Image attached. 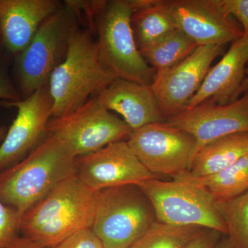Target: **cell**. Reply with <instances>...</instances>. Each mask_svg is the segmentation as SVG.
Wrapping results in <instances>:
<instances>
[{"label":"cell","mask_w":248,"mask_h":248,"mask_svg":"<svg viewBox=\"0 0 248 248\" xmlns=\"http://www.w3.org/2000/svg\"><path fill=\"white\" fill-rule=\"evenodd\" d=\"M76 159L63 142L48 134L27 157L0 172V200L22 216L76 175Z\"/></svg>","instance_id":"7a4b0ae2"},{"label":"cell","mask_w":248,"mask_h":248,"mask_svg":"<svg viewBox=\"0 0 248 248\" xmlns=\"http://www.w3.org/2000/svg\"><path fill=\"white\" fill-rule=\"evenodd\" d=\"M248 154V133L228 135L203 146L196 155L188 172L181 175L190 178L213 175Z\"/></svg>","instance_id":"ac0fdd59"},{"label":"cell","mask_w":248,"mask_h":248,"mask_svg":"<svg viewBox=\"0 0 248 248\" xmlns=\"http://www.w3.org/2000/svg\"><path fill=\"white\" fill-rule=\"evenodd\" d=\"M223 52L222 46H200L177 65L155 76L151 87L165 117L169 118L187 108L212 63Z\"/></svg>","instance_id":"8fae6325"},{"label":"cell","mask_w":248,"mask_h":248,"mask_svg":"<svg viewBox=\"0 0 248 248\" xmlns=\"http://www.w3.org/2000/svg\"><path fill=\"white\" fill-rule=\"evenodd\" d=\"M166 122L194 137L197 155L203 146L218 139L248 133V93L226 105L205 101L169 117Z\"/></svg>","instance_id":"4fadbf2b"},{"label":"cell","mask_w":248,"mask_h":248,"mask_svg":"<svg viewBox=\"0 0 248 248\" xmlns=\"http://www.w3.org/2000/svg\"><path fill=\"white\" fill-rule=\"evenodd\" d=\"M8 129L5 126H0V142H2L7 133Z\"/></svg>","instance_id":"1f68e13d"},{"label":"cell","mask_w":248,"mask_h":248,"mask_svg":"<svg viewBox=\"0 0 248 248\" xmlns=\"http://www.w3.org/2000/svg\"><path fill=\"white\" fill-rule=\"evenodd\" d=\"M227 234L236 248H248V191L228 201H217Z\"/></svg>","instance_id":"603a6c76"},{"label":"cell","mask_w":248,"mask_h":248,"mask_svg":"<svg viewBox=\"0 0 248 248\" xmlns=\"http://www.w3.org/2000/svg\"><path fill=\"white\" fill-rule=\"evenodd\" d=\"M154 209L156 221L177 226H199L228 232L217 200L205 187L184 181L148 179L138 185Z\"/></svg>","instance_id":"52a82bcc"},{"label":"cell","mask_w":248,"mask_h":248,"mask_svg":"<svg viewBox=\"0 0 248 248\" xmlns=\"http://www.w3.org/2000/svg\"><path fill=\"white\" fill-rule=\"evenodd\" d=\"M172 179L193 183L205 187L217 201H228L248 191V154L221 172L201 178L179 175Z\"/></svg>","instance_id":"ffe728a7"},{"label":"cell","mask_w":248,"mask_h":248,"mask_svg":"<svg viewBox=\"0 0 248 248\" xmlns=\"http://www.w3.org/2000/svg\"><path fill=\"white\" fill-rule=\"evenodd\" d=\"M116 78L102 63L92 32L79 29L72 39L66 58L49 79L52 118L68 115L82 107Z\"/></svg>","instance_id":"3957f363"},{"label":"cell","mask_w":248,"mask_h":248,"mask_svg":"<svg viewBox=\"0 0 248 248\" xmlns=\"http://www.w3.org/2000/svg\"><path fill=\"white\" fill-rule=\"evenodd\" d=\"M223 14L228 17H234L239 21L248 36V0H219Z\"/></svg>","instance_id":"484cf974"},{"label":"cell","mask_w":248,"mask_h":248,"mask_svg":"<svg viewBox=\"0 0 248 248\" xmlns=\"http://www.w3.org/2000/svg\"><path fill=\"white\" fill-rule=\"evenodd\" d=\"M132 129L98 100L91 98L68 115L52 118L48 134L63 142L76 157L128 140Z\"/></svg>","instance_id":"ba28073f"},{"label":"cell","mask_w":248,"mask_h":248,"mask_svg":"<svg viewBox=\"0 0 248 248\" xmlns=\"http://www.w3.org/2000/svg\"><path fill=\"white\" fill-rule=\"evenodd\" d=\"M215 248H236L233 246L229 239L223 241L221 244H217Z\"/></svg>","instance_id":"4dcf8cb0"},{"label":"cell","mask_w":248,"mask_h":248,"mask_svg":"<svg viewBox=\"0 0 248 248\" xmlns=\"http://www.w3.org/2000/svg\"><path fill=\"white\" fill-rule=\"evenodd\" d=\"M0 41H1V37H0Z\"/></svg>","instance_id":"d6a6232c"},{"label":"cell","mask_w":248,"mask_h":248,"mask_svg":"<svg viewBox=\"0 0 248 248\" xmlns=\"http://www.w3.org/2000/svg\"><path fill=\"white\" fill-rule=\"evenodd\" d=\"M221 233L210 229H203L191 241L187 248H215Z\"/></svg>","instance_id":"83f0119b"},{"label":"cell","mask_w":248,"mask_h":248,"mask_svg":"<svg viewBox=\"0 0 248 248\" xmlns=\"http://www.w3.org/2000/svg\"><path fill=\"white\" fill-rule=\"evenodd\" d=\"M156 221L138 185L119 186L99 191L91 230L104 248H130Z\"/></svg>","instance_id":"8992f818"},{"label":"cell","mask_w":248,"mask_h":248,"mask_svg":"<svg viewBox=\"0 0 248 248\" xmlns=\"http://www.w3.org/2000/svg\"><path fill=\"white\" fill-rule=\"evenodd\" d=\"M197 47L190 37L176 29L140 52L157 76L182 62Z\"/></svg>","instance_id":"44dd1931"},{"label":"cell","mask_w":248,"mask_h":248,"mask_svg":"<svg viewBox=\"0 0 248 248\" xmlns=\"http://www.w3.org/2000/svg\"><path fill=\"white\" fill-rule=\"evenodd\" d=\"M0 99L6 102L21 100L20 96L11 82L6 68L0 63Z\"/></svg>","instance_id":"4316f807"},{"label":"cell","mask_w":248,"mask_h":248,"mask_svg":"<svg viewBox=\"0 0 248 248\" xmlns=\"http://www.w3.org/2000/svg\"><path fill=\"white\" fill-rule=\"evenodd\" d=\"M7 248H46L42 247L40 245L34 242L32 240L24 237V236H18L13 241Z\"/></svg>","instance_id":"f1b7e54d"},{"label":"cell","mask_w":248,"mask_h":248,"mask_svg":"<svg viewBox=\"0 0 248 248\" xmlns=\"http://www.w3.org/2000/svg\"><path fill=\"white\" fill-rule=\"evenodd\" d=\"M99 192L73 176L63 181L20 217L19 232L51 248L78 232L91 229Z\"/></svg>","instance_id":"6da1fadb"},{"label":"cell","mask_w":248,"mask_h":248,"mask_svg":"<svg viewBox=\"0 0 248 248\" xmlns=\"http://www.w3.org/2000/svg\"><path fill=\"white\" fill-rule=\"evenodd\" d=\"M177 29L198 46H225L244 35L242 27L223 14L219 0H167Z\"/></svg>","instance_id":"5bb4252c"},{"label":"cell","mask_w":248,"mask_h":248,"mask_svg":"<svg viewBox=\"0 0 248 248\" xmlns=\"http://www.w3.org/2000/svg\"><path fill=\"white\" fill-rule=\"evenodd\" d=\"M21 215L0 200V248H7L18 237Z\"/></svg>","instance_id":"cb8c5ba5"},{"label":"cell","mask_w":248,"mask_h":248,"mask_svg":"<svg viewBox=\"0 0 248 248\" xmlns=\"http://www.w3.org/2000/svg\"><path fill=\"white\" fill-rule=\"evenodd\" d=\"M79 22L78 12L66 1L42 23L17 55L18 81L23 94L28 97L48 85L52 73L66 58Z\"/></svg>","instance_id":"5b68a950"},{"label":"cell","mask_w":248,"mask_h":248,"mask_svg":"<svg viewBox=\"0 0 248 248\" xmlns=\"http://www.w3.org/2000/svg\"><path fill=\"white\" fill-rule=\"evenodd\" d=\"M61 4L58 0H0V37L5 48L19 55Z\"/></svg>","instance_id":"2e32d148"},{"label":"cell","mask_w":248,"mask_h":248,"mask_svg":"<svg viewBox=\"0 0 248 248\" xmlns=\"http://www.w3.org/2000/svg\"><path fill=\"white\" fill-rule=\"evenodd\" d=\"M76 176L95 192L126 185H138L159 178L150 172L128 146L126 140L114 142L76 159Z\"/></svg>","instance_id":"7c38bea8"},{"label":"cell","mask_w":248,"mask_h":248,"mask_svg":"<svg viewBox=\"0 0 248 248\" xmlns=\"http://www.w3.org/2000/svg\"><path fill=\"white\" fill-rule=\"evenodd\" d=\"M203 229L206 228L172 226L156 221L130 248H187Z\"/></svg>","instance_id":"7402d4cb"},{"label":"cell","mask_w":248,"mask_h":248,"mask_svg":"<svg viewBox=\"0 0 248 248\" xmlns=\"http://www.w3.org/2000/svg\"><path fill=\"white\" fill-rule=\"evenodd\" d=\"M5 104L16 107L17 114L0 145V172L27 157L45 140L53 109L48 85L24 99Z\"/></svg>","instance_id":"30bf717a"},{"label":"cell","mask_w":248,"mask_h":248,"mask_svg":"<svg viewBox=\"0 0 248 248\" xmlns=\"http://www.w3.org/2000/svg\"></svg>","instance_id":"836d02e7"},{"label":"cell","mask_w":248,"mask_h":248,"mask_svg":"<svg viewBox=\"0 0 248 248\" xmlns=\"http://www.w3.org/2000/svg\"><path fill=\"white\" fill-rule=\"evenodd\" d=\"M131 23L139 50L178 29L167 0H135Z\"/></svg>","instance_id":"d6986e66"},{"label":"cell","mask_w":248,"mask_h":248,"mask_svg":"<svg viewBox=\"0 0 248 248\" xmlns=\"http://www.w3.org/2000/svg\"><path fill=\"white\" fill-rule=\"evenodd\" d=\"M128 146L154 175L177 177L188 172L197 153L194 137L167 122L132 130Z\"/></svg>","instance_id":"9c48e42d"},{"label":"cell","mask_w":248,"mask_h":248,"mask_svg":"<svg viewBox=\"0 0 248 248\" xmlns=\"http://www.w3.org/2000/svg\"><path fill=\"white\" fill-rule=\"evenodd\" d=\"M97 97L106 108L120 115L132 130L166 122L151 86L116 78Z\"/></svg>","instance_id":"e0dca14e"},{"label":"cell","mask_w":248,"mask_h":248,"mask_svg":"<svg viewBox=\"0 0 248 248\" xmlns=\"http://www.w3.org/2000/svg\"><path fill=\"white\" fill-rule=\"evenodd\" d=\"M51 248H104L92 230L78 232Z\"/></svg>","instance_id":"d4e9b609"},{"label":"cell","mask_w":248,"mask_h":248,"mask_svg":"<svg viewBox=\"0 0 248 248\" xmlns=\"http://www.w3.org/2000/svg\"><path fill=\"white\" fill-rule=\"evenodd\" d=\"M246 74H248V68H247V72ZM248 93V75L245 78L244 81H243V84L241 85V88H240L239 91V97L240 96L244 95Z\"/></svg>","instance_id":"f546056e"},{"label":"cell","mask_w":248,"mask_h":248,"mask_svg":"<svg viewBox=\"0 0 248 248\" xmlns=\"http://www.w3.org/2000/svg\"><path fill=\"white\" fill-rule=\"evenodd\" d=\"M135 0L105 1L94 18L101 60L117 78L151 86L155 71L140 53L135 42L132 16Z\"/></svg>","instance_id":"277c9868"},{"label":"cell","mask_w":248,"mask_h":248,"mask_svg":"<svg viewBox=\"0 0 248 248\" xmlns=\"http://www.w3.org/2000/svg\"><path fill=\"white\" fill-rule=\"evenodd\" d=\"M248 66V36L244 35L233 42L221 60L210 68L187 108L208 100L219 105L237 100Z\"/></svg>","instance_id":"9a60e30c"}]
</instances>
